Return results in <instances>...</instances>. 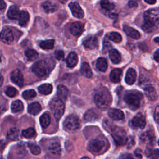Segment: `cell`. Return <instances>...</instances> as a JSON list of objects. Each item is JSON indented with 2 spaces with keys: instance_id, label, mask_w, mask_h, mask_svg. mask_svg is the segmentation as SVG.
<instances>
[{
  "instance_id": "obj_42",
  "label": "cell",
  "mask_w": 159,
  "mask_h": 159,
  "mask_svg": "<svg viewBox=\"0 0 159 159\" xmlns=\"http://www.w3.org/2000/svg\"><path fill=\"white\" fill-rule=\"evenodd\" d=\"M29 147L30 148V150L31 153L34 155H39L41 152L40 148L38 145H37L34 143H29Z\"/></svg>"
},
{
  "instance_id": "obj_47",
  "label": "cell",
  "mask_w": 159,
  "mask_h": 159,
  "mask_svg": "<svg viewBox=\"0 0 159 159\" xmlns=\"http://www.w3.org/2000/svg\"><path fill=\"white\" fill-rule=\"evenodd\" d=\"M120 159H134L133 157L129 154H123L120 157Z\"/></svg>"
},
{
  "instance_id": "obj_11",
  "label": "cell",
  "mask_w": 159,
  "mask_h": 159,
  "mask_svg": "<svg viewBox=\"0 0 159 159\" xmlns=\"http://www.w3.org/2000/svg\"><path fill=\"white\" fill-rule=\"evenodd\" d=\"M11 79L16 85L22 87L24 84V78L20 71L16 69L14 70L11 75Z\"/></svg>"
},
{
  "instance_id": "obj_28",
  "label": "cell",
  "mask_w": 159,
  "mask_h": 159,
  "mask_svg": "<svg viewBox=\"0 0 159 159\" xmlns=\"http://www.w3.org/2000/svg\"><path fill=\"white\" fill-rule=\"evenodd\" d=\"M39 91L40 94L43 95H47L52 93L53 88L52 86L50 84L48 83H45L42 85H40L39 88Z\"/></svg>"
},
{
  "instance_id": "obj_18",
  "label": "cell",
  "mask_w": 159,
  "mask_h": 159,
  "mask_svg": "<svg viewBox=\"0 0 159 159\" xmlns=\"http://www.w3.org/2000/svg\"><path fill=\"white\" fill-rule=\"evenodd\" d=\"M137 74L134 69L133 68H129L126 73L125 75V82L128 84H132L136 80Z\"/></svg>"
},
{
  "instance_id": "obj_21",
  "label": "cell",
  "mask_w": 159,
  "mask_h": 159,
  "mask_svg": "<svg viewBox=\"0 0 159 159\" xmlns=\"http://www.w3.org/2000/svg\"><path fill=\"white\" fill-rule=\"evenodd\" d=\"M18 20H19V24L20 26H22V27L26 26L29 20V13L24 11H20Z\"/></svg>"
},
{
  "instance_id": "obj_4",
  "label": "cell",
  "mask_w": 159,
  "mask_h": 159,
  "mask_svg": "<svg viewBox=\"0 0 159 159\" xmlns=\"http://www.w3.org/2000/svg\"><path fill=\"white\" fill-rule=\"evenodd\" d=\"M32 71L39 77H45L48 75V68L45 61L40 60L36 62L32 67Z\"/></svg>"
},
{
  "instance_id": "obj_49",
  "label": "cell",
  "mask_w": 159,
  "mask_h": 159,
  "mask_svg": "<svg viewBox=\"0 0 159 159\" xmlns=\"http://www.w3.org/2000/svg\"><path fill=\"white\" fill-rule=\"evenodd\" d=\"M6 7V4L3 1H0V11L4 9Z\"/></svg>"
},
{
  "instance_id": "obj_13",
  "label": "cell",
  "mask_w": 159,
  "mask_h": 159,
  "mask_svg": "<svg viewBox=\"0 0 159 159\" xmlns=\"http://www.w3.org/2000/svg\"><path fill=\"white\" fill-rule=\"evenodd\" d=\"M83 45L85 48L88 49L96 48L98 46V39L94 36L87 37L83 40Z\"/></svg>"
},
{
  "instance_id": "obj_12",
  "label": "cell",
  "mask_w": 159,
  "mask_h": 159,
  "mask_svg": "<svg viewBox=\"0 0 159 159\" xmlns=\"http://www.w3.org/2000/svg\"><path fill=\"white\" fill-rule=\"evenodd\" d=\"M69 7L73 15L76 18H82L84 16V12L80 6L75 2H72L69 4Z\"/></svg>"
},
{
  "instance_id": "obj_34",
  "label": "cell",
  "mask_w": 159,
  "mask_h": 159,
  "mask_svg": "<svg viewBox=\"0 0 159 159\" xmlns=\"http://www.w3.org/2000/svg\"><path fill=\"white\" fill-rule=\"evenodd\" d=\"M40 46L43 49H52L53 48L54 46V40L53 39H50L41 42L40 43Z\"/></svg>"
},
{
  "instance_id": "obj_14",
  "label": "cell",
  "mask_w": 159,
  "mask_h": 159,
  "mask_svg": "<svg viewBox=\"0 0 159 159\" xmlns=\"http://www.w3.org/2000/svg\"><path fill=\"white\" fill-rule=\"evenodd\" d=\"M70 32L75 36H78L81 35L83 31V25L80 22H73L71 24L70 27Z\"/></svg>"
},
{
  "instance_id": "obj_51",
  "label": "cell",
  "mask_w": 159,
  "mask_h": 159,
  "mask_svg": "<svg viewBox=\"0 0 159 159\" xmlns=\"http://www.w3.org/2000/svg\"><path fill=\"white\" fill-rule=\"evenodd\" d=\"M147 3L149 4H153L155 3L156 0H144Z\"/></svg>"
},
{
  "instance_id": "obj_40",
  "label": "cell",
  "mask_w": 159,
  "mask_h": 159,
  "mask_svg": "<svg viewBox=\"0 0 159 159\" xmlns=\"http://www.w3.org/2000/svg\"><path fill=\"white\" fill-rule=\"evenodd\" d=\"M22 96L25 99H30L36 96V92L34 89H28L23 92Z\"/></svg>"
},
{
  "instance_id": "obj_23",
  "label": "cell",
  "mask_w": 159,
  "mask_h": 159,
  "mask_svg": "<svg viewBox=\"0 0 159 159\" xmlns=\"http://www.w3.org/2000/svg\"><path fill=\"white\" fill-rule=\"evenodd\" d=\"M42 7L45 12L52 13L56 11L58 7L55 4L50 1H45L42 4Z\"/></svg>"
},
{
  "instance_id": "obj_36",
  "label": "cell",
  "mask_w": 159,
  "mask_h": 159,
  "mask_svg": "<svg viewBox=\"0 0 159 159\" xmlns=\"http://www.w3.org/2000/svg\"><path fill=\"white\" fill-rule=\"evenodd\" d=\"M25 55L27 57V58L30 61H34L36 60L38 57L37 52L32 49H29L26 50L25 52Z\"/></svg>"
},
{
  "instance_id": "obj_52",
  "label": "cell",
  "mask_w": 159,
  "mask_h": 159,
  "mask_svg": "<svg viewBox=\"0 0 159 159\" xmlns=\"http://www.w3.org/2000/svg\"><path fill=\"white\" fill-rule=\"evenodd\" d=\"M3 80H4V79H3L2 76L0 75V86L2 85V83H3Z\"/></svg>"
},
{
  "instance_id": "obj_53",
  "label": "cell",
  "mask_w": 159,
  "mask_h": 159,
  "mask_svg": "<svg viewBox=\"0 0 159 159\" xmlns=\"http://www.w3.org/2000/svg\"><path fill=\"white\" fill-rule=\"evenodd\" d=\"M158 39H159V37H157L154 39V41H155V42H156V43H158V42H159Z\"/></svg>"
},
{
  "instance_id": "obj_45",
  "label": "cell",
  "mask_w": 159,
  "mask_h": 159,
  "mask_svg": "<svg viewBox=\"0 0 159 159\" xmlns=\"http://www.w3.org/2000/svg\"><path fill=\"white\" fill-rule=\"evenodd\" d=\"M128 6L130 8H135L137 6V3L136 1H135L134 0H131L128 3Z\"/></svg>"
},
{
  "instance_id": "obj_35",
  "label": "cell",
  "mask_w": 159,
  "mask_h": 159,
  "mask_svg": "<svg viewBox=\"0 0 159 159\" xmlns=\"http://www.w3.org/2000/svg\"><path fill=\"white\" fill-rule=\"evenodd\" d=\"M49 150L51 153L53 154H59L61 152V147L60 144L58 142H53L49 146Z\"/></svg>"
},
{
  "instance_id": "obj_8",
  "label": "cell",
  "mask_w": 159,
  "mask_h": 159,
  "mask_svg": "<svg viewBox=\"0 0 159 159\" xmlns=\"http://www.w3.org/2000/svg\"><path fill=\"white\" fill-rule=\"evenodd\" d=\"M112 136L114 142L118 145H123L126 143L127 138L124 130L122 129H116L112 133Z\"/></svg>"
},
{
  "instance_id": "obj_38",
  "label": "cell",
  "mask_w": 159,
  "mask_h": 159,
  "mask_svg": "<svg viewBox=\"0 0 159 159\" xmlns=\"http://www.w3.org/2000/svg\"><path fill=\"white\" fill-rule=\"evenodd\" d=\"M109 39L116 43H119L122 40V37L120 34L116 32H111L109 35Z\"/></svg>"
},
{
  "instance_id": "obj_55",
  "label": "cell",
  "mask_w": 159,
  "mask_h": 159,
  "mask_svg": "<svg viewBox=\"0 0 159 159\" xmlns=\"http://www.w3.org/2000/svg\"><path fill=\"white\" fill-rule=\"evenodd\" d=\"M81 159H90V158H88V157H84L81 158Z\"/></svg>"
},
{
  "instance_id": "obj_54",
  "label": "cell",
  "mask_w": 159,
  "mask_h": 159,
  "mask_svg": "<svg viewBox=\"0 0 159 159\" xmlns=\"http://www.w3.org/2000/svg\"><path fill=\"white\" fill-rule=\"evenodd\" d=\"M61 3H64V2H65L67 0H59Z\"/></svg>"
},
{
  "instance_id": "obj_48",
  "label": "cell",
  "mask_w": 159,
  "mask_h": 159,
  "mask_svg": "<svg viewBox=\"0 0 159 159\" xmlns=\"http://www.w3.org/2000/svg\"><path fill=\"white\" fill-rule=\"evenodd\" d=\"M154 59L155 60V61L158 63L159 62V50H157L156 52L154 53Z\"/></svg>"
},
{
  "instance_id": "obj_37",
  "label": "cell",
  "mask_w": 159,
  "mask_h": 159,
  "mask_svg": "<svg viewBox=\"0 0 159 159\" xmlns=\"http://www.w3.org/2000/svg\"><path fill=\"white\" fill-rule=\"evenodd\" d=\"M22 136L24 137L25 138L30 139L35 135V130L34 128L29 127V128H27V129L24 130L22 132Z\"/></svg>"
},
{
  "instance_id": "obj_50",
  "label": "cell",
  "mask_w": 159,
  "mask_h": 159,
  "mask_svg": "<svg viewBox=\"0 0 159 159\" xmlns=\"http://www.w3.org/2000/svg\"><path fill=\"white\" fill-rule=\"evenodd\" d=\"M5 145H6L5 141L1 140H0V150H2L4 149V148L5 147Z\"/></svg>"
},
{
  "instance_id": "obj_44",
  "label": "cell",
  "mask_w": 159,
  "mask_h": 159,
  "mask_svg": "<svg viewBox=\"0 0 159 159\" xmlns=\"http://www.w3.org/2000/svg\"><path fill=\"white\" fill-rule=\"evenodd\" d=\"M55 57L58 60H62L64 57V52L62 50H57L55 53Z\"/></svg>"
},
{
  "instance_id": "obj_41",
  "label": "cell",
  "mask_w": 159,
  "mask_h": 159,
  "mask_svg": "<svg viewBox=\"0 0 159 159\" xmlns=\"http://www.w3.org/2000/svg\"><path fill=\"white\" fill-rule=\"evenodd\" d=\"M141 139L144 142H147L151 143L153 141V140H155V137H153L152 134H150V132H147L143 134V135L141 136Z\"/></svg>"
},
{
  "instance_id": "obj_56",
  "label": "cell",
  "mask_w": 159,
  "mask_h": 159,
  "mask_svg": "<svg viewBox=\"0 0 159 159\" xmlns=\"http://www.w3.org/2000/svg\"><path fill=\"white\" fill-rule=\"evenodd\" d=\"M0 62H1V57H0Z\"/></svg>"
},
{
  "instance_id": "obj_6",
  "label": "cell",
  "mask_w": 159,
  "mask_h": 159,
  "mask_svg": "<svg viewBox=\"0 0 159 159\" xmlns=\"http://www.w3.org/2000/svg\"><path fill=\"white\" fill-rule=\"evenodd\" d=\"M80 120L78 117L75 115L68 116L64 122V127L68 131H74L80 127Z\"/></svg>"
},
{
  "instance_id": "obj_33",
  "label": "cell",
  "mask_w": 159,
  "mask_h": 159,
  "mask_svg": "<svg viewBox=\"0 0 159 159\" xmlns=\"http://www.w3.org/2000/svg\"><path fill=\"white\" fill-rule=\"evenodd\" d=\"M7 136L9 140H15L18 138L19 131L16 128H11L7 131Z\"/></svg>"
},
{
  "instance_id": "obj_1",
  "label": "cell",
  "mask_w": 159,
  "mask_h": 159,
  "mask_svg": "<svg viewBox=\"0 0 159 159\" xmlns=\"http://www.w3.org/2000/svg\"><path fill=\"white\" fill-rule=\"evenodd\" d=\"M94 100L97 107L102 110L106 109L111 104L112 98L111 94L106 88L100 89L94 95Z\"/></svg>"
},
{
  "instance_id": "obj_7",
  "label": "cell",
  "mask_w": 159,
  "mask_h": 159,
  "mask_svg": "<svg viewBox=\"0 0 159 159\" xmlns=\"http://www.w3.org/2000/svg\"><path fill=\"white\" fill-rule=\"evenodd\" d=\"M105 142L103 140L95 139L91 140L88 145V149L92 153H99L104 147Z\"/></svg>"
},
{
  "instance_id": "obj_31",
  "label": "cell",
  "mask_w": 159,
  "mask_h": 159,
  "mask_svg": "<svg viewBox=\"0 0 159 159\" xmlns=\"http://www.w3.org/2000/svg\"><path fill=\"white\" fill-rule=\"evenodd\" d=\"M24 106L22 102L20 100H16L12 102L11 104V110L12 112L17 113L22 111Z\"/></svg>"
},
{
  "instance_id": "obj_17",
  "label": "cell",
  "mask_w": 159,
  "mask_h": 159,
  "mask_svg": "<svg viewBox=\"0 0 159 159\" xmlns=\"http://www.w3.org/2000/svg\"><path fill=\"white\" fill-rule=\"evenodd\" d=\"M124 30L128 36L132 39H139L140 37V34L139 32V31H137V30L131 27L125 25L124 26Z\"/></svg>"
},
{
  "instance_id": "obj_29",
  "label": "cell",
  "mask_w": 159,
  "mask_h": 159,
  "mask_svg": "<svg viewBox=\"0 0 159 159\" xmlns=\"http://www.w3.org/2000/svg\"><path fill=\"white\" fill-rule=\"evenodd\" d=\"M145 94L150 100H155L157 98V94L155 88L152 86H147L145 88Z\"/></svg>"
},
{
  "instance_id": "obj_3",
  "label": "cell",
  "mask_w": 159,
  "mask_h": 159,
  "mask_svg": "<svg viewBox=\"0 0 159 159\" xmlns=\"http://www.w3.org/2000/svg\"><path fill=\"white\" fill-rule=\"evenodd\" d=\"M124 101L126 104L133 110H135L140 107V96L139 93L134 92H128L124 96Z\"/></svg>"
},
{
  "instance_id": "obj_32",
  "label": "cell",
  "mask_w": 159,
  "mask_h": 159,
  "mask_svg": "<svg viewBox=\"0 0 159 159\" xmlns=\"http://www.w3.org/2000/svg\"><path fill=\"white\" fill-rule=\"evenodd\" d=\"M40 123L43 128H47L50 123V116L47 114H42L40 117Z\"/></svg>"
},
{
  "instance_id": "obj_5",
  "label": "cell",
  "mask_w": 159,
  "mask_h": 159,
  "mask_svg": "<svg viewBox=\"0 0 159 159\" xmlns=\"http://www.w3.org/2000/svg\"><path fill=\"white\" fill-rule=\"evenodd\" d=\"M144 22L151 23L158 27L159 22V12L157 9H151L144 12Z\"/></svg>"
},
{
  "instance_id": "obj_43",
  "label": "cell",
  "mask_w": 159,
  "mask_h": 159,
  "mask_svg": "<svg viewBox=\"0 0 159 159\" xmlns=\"http://www.w3.org/2000/svg\"><path fill=\"white\" fill-rule=\"evenodd\" d=\"M5 93L7 96L12 98V97H14L15 96L17 95V91L15 88L12 87V86H9L6 89Z\"/></svg>"
},
{
  "instance_id": "obj_16",
  "label": "cell",
  "mask_w": 159,
  "mask_h": 159,
  "mask_svg": "<svg viewBox=\"0 0 159 159\" xmlns=\"http://www.w3.org/2000/svg\"><path fill=\"white\" fill-rule=\"evenodd\" d=\"M66 65L68 67L73 68L76 65L78 61V58L76 53L74 52L70 53L66 58Z\"/></svg>"
},
{
  "instance_id": "obj_2",
  "label": "cell",
  "mask_w": 159,
  "mask_h": 159,
  "mask_svg": "<svg viewBox=\"0 0 159 159\" xmlns=\"http://www.w3.org/2000/svg\"><path fill=\"white\" fill-rule=\"evenodd\" d=\"M50 108L57 120H58L64 113L65 105L58 98H53L50 102Z\"/></svg>"
},
{
  "instance_id": "obj_20",
  "label": "cell",
  "mask_w": 159,
  "mask_h": 159,
  "mask_svg": "<svg viewBox=\"0 0 159 159\" xmlns=\"http://www.w3.org/2000/svg\"><path fill=\"white\" fill-rule=\"evenodd\" d=\"M122 70L120 69H114L110 73V80L113 83H119L121 80Z\"/></svg>"
},
{
  "instance_id": "obj_10",
  "label": "cell",
  "mask_w": 159,
  "mask_h": 159,
  "mask_svg": "<svg viewBox=\"0 0 159 159\" xmlns=\"http://www.w3.org/2000/svg\"><path fill=\"white\" fill-rule=\"evenodd\" d=\"M131 124L135 128L143 129L146 124L145 119L141 113H139L132 119Z\"/></svg>"
},
{
  "instance_id": "obj_9",
  "label": "cell",
  "mask_w": 159,
  "mask_h": 159,
  "mask_svg": "<svg viewBox=\"0 0 159 159\" xmlns=\"http://www.w3.org/2000/svg\"><path fill=\"white\" fill-rule=\"evenodd\" d=\"M0 39L6 43H11L14 40L12 30L9 28H4L0 33Z\"/></svg>"
},
{
  "instance_id": "obj_22",
  "label": "cell",
  "mask_w": 159,
  "mask_h": 159,
  "mask_svg": "<svg viewBox=\"0 0 159 159\" xmlns=\"http://www.w3.org/2000/svg\"><path fill=\"white\" fill-rule=\"evenodd\" d=\"M109 56L112 63L117 64L121 61V56L119 52L116 49H111L109 52Z\"/></svg>"
},
{
  "instance_id": "obj_25",
  "label": "cell",
  "mask_w": 159,
  "mask_h": 159,
  "mask_svg": "<svg viewBox=\"0 0 159 159\" xmlns=\"http://www.w3.org/2000/svg\"><path fill=\"white\" fill-rule=\"evenodd\" d=\"M96 66L99 71L104 72L107 68V62L106 59L102 57L99 58L96 61Z\"/></svg>"
},
{
  "instance_id": "obj_39",
  "label": "cell",
  "mask_w": 159,
  "mask_h": 159,
  "mask_svg": "<svg viewBox=\"0 0 159 159\" xmlns=\"http://www.w3.org/2000/svg\"><path fill=\"white\" fill-rule=\"evenodd\" d=\"M101 7L106 11H111L114 9V6L112 3L110 2L109 0H101Z\"/></svg>"
},
{
  "instance_id": "obj_24",
  "label": "cell",
  "mask_w": 159,
  "mask_h": 159,
  "mask_svg": "<svg viewBox=\"0 0 159 159\" xmlns=\"http://www.w3.org/2000/svg\"><path fill=\"white\" fill-rule=\"evenodd\" d=\"M20 12V11L17 6H12L8 10L7 16L11 19H18Z\"/></svg>"
},
{
  "instance_id": "obj_26",
  "label": "cell",
  "mask_w": 159,
  "mask_h": 159,
  "mask_svg": "<svg viewBox=\"0 0 159 159\" xmlns=\"http://www.w3.org/2000/svg\"><path fill=\"white\" fill-rule=\"evenodd\" d=\"M28 112L32 115H37L41 111V106L40 104L37 102H35L30 104L28 106Z\"/></svg>"
},
{
  "instance_id": "obj_15",
  "label": "cell",
  "mask_w": 159,
  "mask_h": 159,
  "mask_svg": "<svg viewBox=\"0 0 159 159\" xmlns=\"http://www.w3.org/2000/svg\"><path fill=\"white\" fill-rule=\"evenodd\" d=\"M108 115L111 119L115 120H122L124 118V114L123 112L117 109H110L108 111Z\"/></svg>"
},
{
  "instance_id": "obj_19",
  "label": "cell",
  "mask_w": 159,
  "mask_h": 159,
  "mask_svg": "<svg viewBox=\"0 0 159 159\" xmlns=\"http://www.w3.org/2000/svg\"><path fill=\"white\" fill-rule=\"evenodd\" d=\"M68 95V90L67 88L63 85H59L57 87V96L60 100L65 101Z\"/></svg>"
},
{
  "instance_id": "obj_46",
  "label": "cell",
  "mask_w": 159,
  "mask_h": 159,
  "mask_svg": "<svg viewBox=\"0 0 159 159\" xmlns=\"http://www.w3.org/2000/svg\"><path fill=\"white\" fill-rule=\"evenodd\" d=\"M159 109H158V106H157L155 109V112H154V117L155 119V120L157 122H158V119H159Z\"/></svg>"
},
{
  "instance_id": "obj_57",
  "label": "cell",
  "mask_w": 159,
  "mask_h": 159,
  "mask_svg": "<svg viewBox=\"0 0 159 159\" xmlns=\"http://www.w3.org/2000/svg\"><path fill=\"white\" fill-rule=\"evenodd\" d=\"M0 1H2V0H0Z\"/></svg>"
},
{
  "instance_id": "obj_30",
  "label": "cell",
  "mask_w": 159,
  "mask_h": 159,
  "mask_svg": "<svg viewBox=\"0 0 159 159\" xmlns=\"http://www.w3.org/2000/svg\"><path fill=\"white\" fill-rule=\"evenodd\" d=\"M98 117V113L93 109L88 110L84 114V118L88 122H92L95 120Z\"/></svg>"
},
{
  "instance_id": "obj_27",
  "label": "cell",
  "mask_w": 159,
  "mask_h": 159,
  "mask_svg": "<svg viewBox=\"0 0 159 159\" xmlns=\"http://www.w3.org/2000/svg\"><path fill=\"white\" fill-rule=\"evenodd\" d=\"M81 74L86 78H91L93 75L91 69L89 64L86 62H83L81 66Z\"/></svg>"
}]
</instances>
